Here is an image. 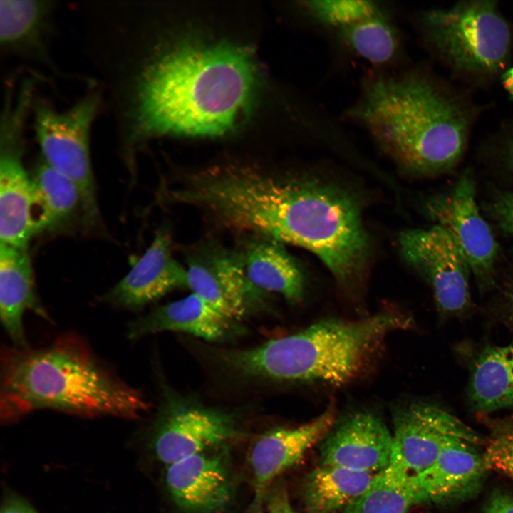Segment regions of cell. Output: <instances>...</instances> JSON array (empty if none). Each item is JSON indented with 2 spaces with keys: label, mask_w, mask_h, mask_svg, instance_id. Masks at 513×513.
I'll return each instance as SVG.
<instances>
[{
  "label": "cell",
  "mask_w": 513,
  "mask_h": 513,
  "mask_svg": "<svg viewBox=\"0 0 513 513\" xmlns=\"http://www.w3.org/2000/svg\"><path fill=\"white\" fill-rule=\"evenodd\" d=\"M142 53L103 28L88 58L106 90L128 155L165 135L212 136L233 130L256 86L249 51L224 43H186Z\"/></svg>",
  "instance_id": "6da1fadb"
},
{
  "label": "cell",
  "mask_w": 513,
  "mask_h": 513,
  "mask_svg": "<svg viewBox=\"0 0 513 513\" xmlns=\"http://www.w3.org/2000/svg\"><path fill=\"white\" fill-rule=\"evenodd\" d=\"M195 200L229 229L311 252L342 283L363 269L368 241L358 206L335 187L229 165L207 171Z\"/></svg>",
  "instance_id": "7a4b0ae2"
},
{
  "label": "cell",
  "mask_w": 513,
  "mask_h": 513,
  "mask_svg": "<svg viewBox=\"0 0 513 513\" xmlns=\"http://www.w3.org/2000/svg\"><path fill=\"white\" fill-rule=\"evenodd\" d=\"M400 165L423 173L452 167L465 145L467 120L424 73L408 64L368 69L340 115Z\"/></svg>",
  "instance_id": "3957f363"
},
{
  "label": "cell",
  "mask_w": 513,
  "mask_h": 513,
  "mask_svg": "<svg viewBox=\"0 0 513 513\" xmlns=\"http://www.w3.org/2000/svg\"><path fill=\"white\" fill-rule=\"evenodd\" d=\"M0 406L11 419L39 409L84 415L140 416L149 407L79 338L64 336L38 348H4Z\"/></svg>",
  "instance_id": "277c9868"
},
{
  "label": "cell",
  "mask_w": 513,
  "mask_h": 513,
  "mask_svg": "<svg viewBox=\"0 0 513 513\" xmlns=\"http://www.w3.org/2000/svg\"><path fill=\"white\" fill-rule=\"evenodd\" d=\"M410 325L405 314L388 310L357 321L323 320L256 347L223 351L219 358L247 378L343 385L370 369L391 333Z\"/></svg>",
  "instance_id": "5b68a950"
},
{
  "label": "cell",
  "mask_w": 513,
  "mask_h": 513,
  "mask_svg": "<svg viewBox=\"0 0 513 513\" xmlns=\"http://www.w3.org/2000/svg\"><path fill=\"white\" fill-rule=\"evenodd\" d=\"M411 19L425 43L458 68L495 72L508 55L509 28L494 1H468L450 9H428Z\"/></svg>",
  "instance_id": "8992f818"
},
{
  "label": "cell",
  "mask_w": 513,
  "mask_h": 513,
  "mask_svg": "<svg viewBox=\"0 0 513 513\" xmlns=\"http://www.w3.org/2000/svg\"><path fill=\"white\" fill-rule=\"evenodd\" d=\"M99 89L87 93L62 111L48 100L36 97L32 106L35 137L43 160L77 186L86 218L94 221L98 209L90 162V133L103 105Z\"/></svg>",
  "instance_id": "52a82bcc"
},
{
  "label": "cell",
  "mask_w": 513,
  "mask_h": 513,
  "mask_svg": "<svg viewBox=\"0 0 513 513\" xmlns=\"http://www.w3.org/2000/svg\"><path fill=\"white\" fill-rule=\"evenodd\" d=\"M152 444L167 465L217 448L237 435L232 416L163 388Z\"/></svg>",
  "instance_id": "ba28073f"
},
{
  "label": "cell",
  "mask_w": 513,
  "mask_h": 513,
  "mask_svg": "<svg viewBox=\"0 0 513 513\" xmlns=\"http://www.w3.org/2000/svg\"><path fill=\"white\" fill-rule=\"evenodd\" d=\"M31 114L22 102L2 107L0 124V239L5 245L27 249L35 234L31 221L32 182L24 164V140Z\"/></svg>",
  "instance_id": "9c48e42d"
},
{
  "label": "cell",
  "mask_w": 513,
  "mask_h": 513,
  "mask_svg": "<svg viewBox=\"0 0 513 513\" xmlns=\"http://www.w3.org/2000/svg\"><path fill=\"white\" fill-rule=\"evenodd\" d=\"M400 252L432 286L439 310L461 315L470 308V268L447 233L438 225L413 229L399 237Z\"/></svg>",
  "instance_id": "30bf717a"
},
{
  "label": "cell",
  "mask_w": 513,
  "mask_h": 513,
  "mask_svg": "<svg viewBox=\"0 0 513 513\" xmlns=\"http://www.w3.org/2000/svg\"><path fill=\"white\" fill-rule=\"evenodd\" d=\"M425 210L450 237L480 282L490 283L498 245L479 212L473 179L461 177L450 192L428 200Z\"/></svg>",
  "instance_id": "8fae6325"
},
{
  "label": "cell",
  "mask_w": 513,
  "mask_h": 513,
  "mask_svg": "<svg viewBox=\"0 0 513 513\" xmlns=\"http://www.w3.org/2000/svg\"><path fill=\"white\" fill-rule=\"evenodd\" d=\"M393 442L410 472L417 475L450 445L462 441L481 442L471 428L445 408L415 403L394 417Z\"/></svg>",
  "instance_id": "7c38bea8"
},
{
  "label": "cell",
  "mask_w": 513,
  "mask_h": 513,
  "mask_svg": "<svg viewBox=\"0 0 513 513\" xmlns=\"http://www.w3.org/2000/svg\"><path fill=\"white\" fill-rule=\"evenodd\" d=\"M336 419V405L331 403L310 421L294 428L271 430L255 442L249 455L254 495L248 513L261 512L268 492L278 477L324 439Z\"/></svg>",
  "instance_id": "4fadbf2b"
},
{
  "label": "cell",
  "mask_w": 513,
  "mask_h": 513,
  "mask_svg": "<svg viewBox=\"0 0 513 513\" xmlns=\"http://www.w3.org/2000/svg\"><path fill=\"white\" fill-rule=\"evenodd\" d=\"M213 450L167 465V491L184 513H223L233 500L234 484L227 460Z\"/></svg>",
  "instance_id": "5bb4252c"
},
{
  "label": "cell",
  "mask_w": 513,
  "mask_h": 513,
  "mask_svg": "<svg viewBox=\"0 0 513 513\" xmlns=\"http://www.w3.org/2000/svg\"><path fill=\"white\" fill-rule=\"evenodd\" d=\"M187 286L211 307L235 321L262 305V291L249 281L242 257L214 252L192 259Z\"/></svg>",
  "instance_id": "9a60e30c"
},
{
  "label": "cell",
  "mask_w": 513,
  "mask_h": 513,
  "mask_svg": "<svg viewBox=\"0 0 513 513\" xmlns=\"http://www.w3.org/2000/svg\"><path fill=\"white\" fill-rule=\"evenodd\" d=\"M325 437L321 447V465L378 473L390 462L393 433L373 414L350 415Z\"/></svg>",
  "instance_id": "2e32d148"
},
{
  "label": "cell",
  "mask_w": 513,
  "mask_h": 513,
  "mask_svg": "<svg viewBox=\"0 0 513 513\" xmlns=\"http://www.w3.org/2000/svg\"><path fill=\"white\" fill-rule=\"evenodd\" d=\"M187 286V270L172 254L171 239L161 229L129 272L102 298L113 306L138 311L170 292Z\"/></svg>",
  "instance_id": "e0dca14e"
},
{
  "label": "cell",
  "mask_w": 513,
  "mask_h": 513,
  "mask_svg": "<svg viewBox=\"0 0 513 513\" xmlns=\"http://www.w3.org/2000/svg\"><path fill=\"white\" fill-rule=\"evenodd\" d=\"M326 37L336 54L364 61L370 69L389 71L407 65L404 34L397 21L395 6L388 2L378 13Z\"/></svg>",
  "instance_id": "ac0fdd59"
},
{
  "label": "cell",
  "mask_w": 513,
  "mask_h": 513,
  "mask_svg": "<svg viewBox=\"0 0 513 513\" xmlns=\"http://www.w3.org/2000/svg\"><path fill=\"white\" fill-rule=\"evenodd\" d=\"M56 8L52 1H0V49L6 57H16L59 71L48 48Z\"/></svg>",
  "instance_id": "d6986e66"
},
{
  "label": "cell",
  "mask_w": 513,
  "mask_h": 513,
  "mask_svg": "<svg viewBox=\"0 0 513 513\" xmlns=\"http://www.w3.org/2000/svg\"><path fill=\"white\" fill-rule=\"evenodd\" d=\"M167 331L185 332L211 341H223L234 336L240 329L234 320L192 293L131 321L127 336L134 340Z\"/></svg>",
  "instance_id": "ffe728a7"
},
{
  "label": "cell",
  "mask_w": 513,
  "mask_h": 513,
  "mask_svg": "<svg viewBox=\"0 0 513 513\" xmlns=\"http://www.w3.org/2000/svg\"><path fill=\"white\" fill-rule=\"evenodd\" d=\"M27 311L50 320L35 294L27 249L0 244V318L2 326L16 348H28L23 322Z\"/></svg>",
  "instance_id": "44dd1931"
},
{
  "label": "cell",
  "mask_w": 513,
  "mask_h": 513,
  "mask_svg": "<svg viewBox=\"0 0 513 513\" xmlns=\"http://www.w3.org/2000/svg\"><path fill=\"white\" fill-rule=\"evenodd\" d=\"M481 442L462 441L445 449L434 463L415 475L424 502H440L472 489L487 467Z\"/></svg>",
  "instance_id": "7402d4cb"
},
{
  "label": "cell",
  "mask_w": 513,
  "mask_h": 513,
  "mask_svg": "<svg viewBox=\"0 0 513 513\" xmlns=\"http://www.w3.org/2000/svg\"><path fill=\"white\" fill-rule=\"evenodd\" d=\"M377 474L321 465L303 482L305 512L342 513L366 490Z\"/></svg>",
  "instance_id": "603a6c76"
},
{
  "label": "cell",
  "mask_w": 513,
  "mask_h": 513,
  "mask_svg": "<svg viewBox=\"0 0 513 513\" xmlns=\"http://www.w3.org/2000/svg\"><path fill=\"white\" fill-rule=\"evenodd\" d=\"M242 259L247 276L257 289L279 293L291 302L302 299L303 275L280 243L269 239L254 242Z\"/></svg>",
  "instance_id": "cb8c5ba5"
},
{
  "label": "cell",
  "mask_w": 513,
  "mask_h": 513,
  "mask_svg": "<svg viewBox=\"0 0 513 513\" xmlns=\"http://www.w3.org/2000/svg\"><path fill=\"white\" fill-rule=\"evenodd\" d=\"M425 502L415 475L406 467L393 445L389 465L342 513H408Z\"/></svg>",
  "instance_id": "d4e9b609"
},
{
  "label": "cell",
  "mask_w": 513,
  "mask_h": 513,
  "mask_svg": "<svg viewBox=\"0 0 513 513\" xmlns=\"http://www.w3.org/2000/svg\"><path fill=\"white\" fill-rule=\"evenodd\" d=\"M468 396L479 412L513 407V343L489 346L480 353L472 370Z\"/></svg>",
  "instance_id": "484cf974"
},
{
  "label": "cell",
  "mask_w": 513,
  "mask_h": 513,
  "mask_svg": "<svg viewBox=\"0 0 513 513\" xmlns=\"http://www.w3.org/2000/svg\"><path fill=\"white\" fill-rule=\"evenodd\" d=\"M31 221L35 234L56 228L72 217L81 197L75 183L43 159L31 177Z\"/></svg>",
  "instance_id": "4316f807"
},
{
  "label": "cell",
  "mask_w": 513,
  "mask_h": 513,
  "mask_svg": "<svg viewBox=\"0 0 513 513\" xmlns=\"http://www.w3.org/2000/svg\"><path fill=\"white\" fill-rule=\"evenodd\" d=\"M387 2L372 0H306L298 7L310 27L327 36L380 11Z\"/></svg>",
  "instance_id": "83f0119b"
},
{
  "label": "cell",
  "mask_w": 513,
  "mask_h": 513,
  "mask_svg": "<svg viewBox=\"0 0 513 513\" xmlns=\"http://www.w3.org/2000/svg\"><path fill=\"white\" fill-rule=\"evenodd\" d=\"M485 422L488 435L483 455L487 470L513 480V415Z\"/></svg>",
  "instance_id": "f1b7e54d"
},
{
  "label": "cell",
  "mask_w": 513,
  "mask_h": 513,
  "mask_svg": "<svg viewBox=\"0 0 513 513\" xmlns=\"http://www.w3.org/2000/svg\"><path fill=\"white\" fill-rule=\"evenodd\" d=\"M492 213L500 227L513 235V192L499 195L492 204Z\"/></svg>",
  "instance_id": "f546056e"
},
{
  "label": "cell",
  "mask_w": 513,
  "mask_h": 513,
  "mask_svg": "<svg viewBox=\"0 0 513 513\" xmlns=\"http://www.w3.org/2000/svg\"><path fill=\"white\" fill-rule=\"evenodd\" d=\"M268 513H296L291 506L285 484L276 481L265 500Z\"/></svg>",
  "instance_id": "4dcf8cb0"
},
{
  "label": "cell",
  "mask_w": 513,
  "mask_h": 513,
  "mask_svg": "<svg viewBox=\"0 0 513 513\" xmlns=\"http://www.w3.org/2000/svg\"><path fill=\"white\" fill-rule=\"evenodd\" d=\"M485 513H513V497L506 494H496L488 502Z\"/></svg>",
  "instance_id": "1f68e13d"
},
{
  "label": "cell",
  "mask_w": 513,
  "mask_h": 513,
  "mask_svg": "<svg viewBox=\"0 0 513 513\" xmlns=\"http://www.w3.org/2000/svg\"><path fill=\"white\" fill-rule=\"evenodd\" d=\"M1 513H37L26 501L16 497L7 498L1 506Z\"/></svg>",
  "instance_id": "d6a6232c"
},
{
  "label": "cell",
  "mask_w": 513,
  "mask_h": 513,
  "mask_svg": "<svg viewBox=\"0 0 513 513\" xmlns=\"http://www.w3.org/2000/svg\"><path fill=\"white\" fill-rule=\"evenodd\" d=\"M504 83L508 90L513 95V68L506 73Z\"/></svg>",
  "instance_id": "836d02e7"
},
{
  "label": "cell",
  "mask_w": 513,
  "mask_h": 513,
  "mask_svg": "<svg viewBox=\"0 0 513 513\" xmlns=\"http://www.w3.org/2000/svg\"><path fill=\"white\" fill-rule=\"evenodd\" d=\"M509 312L511 319L513 321V287L509 295Z\"/></svg>",
  "instance_id": "e575fe53"
},
{
  "label": "cell",
  "mask_w": 513,
  "mask_h": 513,
  "mask_svg": "<svg viewBox=\"0 0 513 513\" xmlns=\"http://www.w3.org/2000/svg\"><path fill=\"white\" fill-rule=\"evenodd\" d=\"M511 160H512V165H513V145H512V146Z\"/></svg>",
  "instance_id": "d590c367"
},
{
  "label": "cell",
  "mask_w": 513,
  "mask_h": 513,
  "mask_svg": "<svg viewBox=\"0 0 513 513\" xmlns=\"http://www.w3.org/2000/svg\"><path fill=\"white\" fill-rule=\"evenodd\" d=\"M24 82H28V81H24ZM21 83H23V82H21ZM28 83H30V82H28ZM20 83H19V84H20ZM31 84H33V83H31ZM33 86H34V85H33ZM34 87H35V86H34ZM35 88H36V87H35Z\"/></svg>",
  "instance_id": "8d00e7d4"
}]
</instances>
